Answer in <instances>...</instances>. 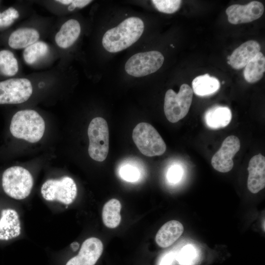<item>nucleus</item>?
<instances>
[{
  "label": "nucleus",
  "instance_id": "nucleus-19",
  "mask_svg": "<svg viewBox=\"0 0 265 265\" xmlns=\"http://www.w3.org/2000/svg\"><path fill=\"white\" fill-rule=\"evenodd\" d=\"M39 38V34L36 29L31 28H19L10 34L8 45L14 49H25L37 42Z\"/></svg>",
  "mask_w": 265,
  "mask_h": 265
},
{
  "label": "nucleus",
  "instance_id": "nucleus-12",
  "mask_svg": "<svg viewBox=\"0 0 265 265\" xmlns=\"http://www.w3.org/2000/svg\"><path fill=\"white\" fill-rule=\"evenodd\" d=\"M103 248V243L99 238H88L82 243L78 255L70 259L66 265H95Z\"/></svg>",
  "mask_w": 265,
  "mask_h": 265
},
{
  "label": "nucleus",
  "instance_id": "nucleus-21",
  "mask_svg": "<svg viewBox=\"0 0 265 265\" xmlns=\"http://www.w3.org/2000/svg\"><path fill=\"white\" fill-rule=\"evenodd\" d=\"M243 75L245 80L249 83H254L260 80L265 71V57L260 52L244 67Z\"/></svg>",
  "mask_w": 265,
  "mask_h": 265
},
{
  "label": "nucleus",
  "instance_id": "nucleus-1",
  "mask_svg": "<svg viewBox=\"0 0 265 265\" xmlns=\"http://www.w3.org/2000/svg\"><path fill=\"white\" fill-rule=\"evenodd\" d=\"M144 25L138 17L127 18L117 26L108 29L102 39L104 48L110 53L124 50L136 42L142 34Z\"/></svg>",
  "mask_w": 265,
  "mask_h": 265
},
{
  "label": "nucleus",
  "instance_id": "nucleus-22",
  "mask_svg": "<svg viewBox=\"0 0 265 265\" xmlns=\"http://www.w3.org/2000/svg\"><path fill=\"white\" fill-rule=\"evenodd\" d=\"M121 204L116 199H111L104 205L102 211V219L104 225L109 228H115L121 219Z\"/></svg>",
  "mask_w": 265,
  "mask_h": 265
},
{
  "label": "nucleus",
  "instance_id": "nucleus-31",
  "mask_svg": "<svg viewBox=\"0 0 265 265\" xmlns=\"http://www.w3.org/2000/svg\"><path fill=\"white\" fill-rule=\"evenodd\" d=\"M172 254H167L162 258L159 265H169L173 260V256Z\"/></svg>",
  "mask_w": 265,
  "mask_h": 265
},
{
  "label": "nucleus",
  "instance_id": "nucleus-28",
  "mask_svg": "<svg viewBox=\"0 0 265 265\" xmlns=\"http://www.w3.org/2000/svg\"><path fill=\"white\" fill-rule=\"evenodd\" d=\"M121 177L124 180L134 182L137 181L140 177V173L138 169L131 165H125L120 169Z\"/></svg>",
  "mask_w": 265,
  "mask_h": 265
},
{
  "label": "nucleus",
  "instance_id": "nucleus-17",
  "mask_svg": "<svg viewBox=\"0 0 265 265\" xmlns=\"http://www.w3.org/2000/svg\"><path fill=\"white\" fill-rule=\"evenodd\" d=\"M81 31L79 22L70 19L64 23L55 36L56 44L60 48L66 49L71 47L78 39Z\"/></svg>",
  "mask_w": 265,
  "mask_h": 265
},
{
  "label": "nucleus",
  "instance_id": "nucleus-26",
  "mask_svg": "<svg viewBox=\"0 0 265 265\" xmlns=\"http://www.w3.org/2000/svg\"><path fill=\"white\" fill-rule=\"evenodd\" d=\"M152 2L158 10L166 14L176 12L182 3L180 0H153Z\"/></svg>",
  "mask_w": 265,
  "mask_h": 265
},
{
  "label": "nucleus",
  "instance_id": "nucleus-9",
  "mask_svg": "<svg viewBox=\"0 0 265 265\" xmlns=\"http://www.w3.org/2000/svg\"><path fill=\"white\" fill-rule=\"evenodd\" d=\"M32 86L26 78H12L0 81V104H18L26 101Z\"/></svg>",
  "mask_w": 265,
  "mask_h": 265
},
{
  "label": "nucleus",
  "instance_id": "nucleus-16",
  "mask_svg": "<svg viewBox=\"0 0 265 265\" xmlns=\"http://www.w3.org/2000/svg\"><path fill=\"white\" fill-rule=\"evenodd\" d=\"M184 226L179 221L170 220L163 224L156 234L155 240L162 248L170 246L182 235Z\"/></svg>",
  "mask_w": 265,
  "mask_h": 265
},
{
  "label": "nucleus",
  "instance_id": "nucleus-20",
  "mask_svg": "<svg viewBox=\"0 0 265 265\" xmlns=\"http://www.w3.org/2000/svg\"><path fill=\"white\" fill-rule=\"evenodd\" d=\"M193 92L199 96L212 95L216 92L220 87L219 80L206 74L196 77L192 82Z\"/></svg>",
  "mask_w": 265,
  "mask_h": 265
},
{
  "label": "nucleus",
  "instance_id": "nucleus-10",
  "mask_svg": "<svg viewBox=\"0 0 265 265\" xmlns=\"http://www.w3.org/2000/svg\"><path fill=\"white\" fill-rule=\"evenodd\" d=\"M240 147V143L238 137L233 135L227 136L212 158L211 163L213 168L222 173L230 171L234 166L233 158Z\"/></svg>",
  "mask_w": 265,
  "mask_h": 265
},
{
  "label": "nucleus",
  "instance_id": "nucleus-18",
  "mask_svg": "<svg viewBox=\"0 0 265 265\" xmlns=\"http://www.w3.org/2000/svg\"><path fill=\"white\" fill-rule=\"evenodd\" d=\"M232 119V112L227 106H216L208 109L204 120L208 127L217 130L226 127Z\"/></svg>",
  "mask_w": 265,
  "mask_h": 265
},
{
  "label": "nucleus",
  "instance_id": "nucleus-33",
  "mask_svg": "<svg viewBox=\"0 0 265 265\" xmlns=\"http://www.w3.org/2000/svg\"><path fill=\"white\" fill-rule=\"evenodd\" d=\"M225 83V82H224V81H222V83Z\"/></svg>",
  "mask_w": 265,
  "mask_h": 265
},
{
  "label": "nucleus",
  "instance_id": "nucleus-6",
  "mask_svg": "<svg viewBox=\"0 0 265 265\" xmlns=\"http://www.w3.org/2000/svg\"><path fill=\"white\" fill-rule=\"evenodd\" d=\"M87 134L89 156L97 161L105 160L109 150V131L106 120L100 117L93 119L89 125Z\"/></svg>",
  "mask_w": 265,
  "mask_h": 265
},
{
  "label": "nucleus",
  "instance_id": "nucleus-2",
  "mask_svg": "<svg viewBox=\"0 0 265 265\" xmlns=\"http://www.w3.org/2000/svg\"><path fill=\"white\" fill-rule=\"evenodd\" d=\"M45 123L42 117L31 109L20 110L12 117L10 125L12 135L30 143H36L43 137Z\"/></svg>",
  "mask_w": 265,
  "mask_h": 265
},
{
  "label": "nucleus",
  "instance_id": "nucleus-11",
  "mask_svg": "<svg viewBox=\"0 0 265 265\" xmlns=\"http://www.w3.org/2000/svg\"><path fill=\"white\" fill-rule=\"evenodd\" d=\"M264 12L263 4L258 1H253L245 5H232L226 10L228 21L234 25L255 21L260 18Z\"/></svg>",
  "mask_w": 265,
  "mask_h": 265
},
{
  "label": "nucleus",
  "instance_id": "nucleus-32",
  "mask_svg": "<svg viewBox=\"0 0 265 265\" xmlns=\"http://www.w3.org/2000/svg\"><path fill=\"white\" fill-rule=\"evenodd\" d=\"M72 247L74 250H76L79 248V244L78 242H74L71 244Z\"/></svg>",
  "mask_w": 265,
  "mask_h": 265
},
{
  "label": "nucleus",
  "instance_id": "nucleus-3",
  "mask_svg": "<svg viewBox=\"0 0 265 265\" xmlns=\"http://www.w3.org/2000/svg\"><path fill=\"white\" fill-rule=\"evenodd\" d=\"M33 185V178L26 168L14 166L8 168L2 176V186L4 192L17 200L26 198Z\"/></svg>",
  "mask_w": 265,
  "mask_h": 265
},
{
  "label": "nucleus",
  "instance_id": "nucleus-8",
  "mask_svg": "<svg viewBox=\"0 0 265 265\" xmlns=\"http://www.w3.org/2000/svg\"><path fill=\"white\" fill-rule=\"evenodd\" d=\"M164 59L162 54L157 51L137 53L127 60L125 70L133 77H144L158 71L162 65Z\"/></svg>",
  "mask_w": 265,
  "mask_h": 265
},
{
  "label": "nucleus",
  "instance_id": "nucleus-27",
  "mask_svg": "<svg viewBox=\"0 0 265 265\" xmlns=\"http://www.w3.org/2000/svg\"><path fill=\"white\" fill-rule=\"evenodd\" d=\"M19 17V13L12 7L2 12H0V27H5L11 25L15 19Z\"/></svg>",
  "mask_w": 265,
  "mask_h": 265
},
{
  "label": "nucleus",
  "instance_id": "nucleus-29",
  "mask_svg": "<svg viewBox=\"0 0 265 265\" xmlns=\"http://www.w3.org/2000/svg\"><path fill=\"white\" fill-rule=\"evenodd\" d=\"M182 174V168L178 165H174L169 169L167 177L170 183H176L180 180Z\"/></svg>",
  "mask_w": 265,
  "mask_h": 265
},
{
  "label": "nucleus",
  "instance_id": "nucleus-14",
  "mask_svg": "<svg viewBox=\"0 0 265 265\" xmlns=\"http://www.w3.org/2000/svg\"><path fill=\"white\" fill-rule=\"evenodd\" d=\"M260 49L257 41H247L233 51L227 63L235 69H242L260 52Z\"/></svg>",
  "mask_w": 265,
  "mask_h": 265
},
{
  "label": "nucleus",
  "instance_id": "nucleus-7",
  "mask_svg": "<svg viewBox=\"0 0 265 265\" xmlns=\"http://www.w3.org/2000/svg\"><path fill=\"white\" fill-rule=\"evenodd\" d=\"M41 193L47 201H57L69 205L75 199L77 187L73 179L65 176L59 179H49L42 186Z\"/></svg>",
  "mask_w": 265,
  "mask_h": 265
},
{
  "label": "nucleus",
  "instance_id": "nucleus-23",
  "mask_svg": "<svg viewBox=\"0 0 265 265\" xmlns=\"http://www.w3.org/2000/svg\"><path fill=\"white\" fill-rule=\"evenodd\" d=\"M48 45L43 41H37L25 49L23 58L28 64H32L48 53Z\"/></svg>",
  "mask_w": 265,
  "mask_h": 265
},
{
  "label": "nucleus",
  "instance_id": "nucleus-4",
  "mask_svg": "<svg viewBox=\"0 0 265 265\" xmlns=\"http://www.w3.org/2000/svg\"><path fill=\"white\" fill-rule=\"evenodd\" d=\"M132 138L139 151L144 156H160L166 151V146L163 139L149 123L138 124L132 131Z\"/></svg>",
  "mask_w": 265,
  "mask_h": 265
},
{
  "label": "nucleus",
  "instance_id": "nucleus-13",
  "mask_svg": "<svg viewBox=\"0 0 265 265\" xmlns=\"http://www.w3.org/2000/svg\"><path fill=\"white\" fill-rule=\"evenodd\" d=\"M247 169L248 189L252 193H257L265 186V157L260 153L253 156Z\"/></svg>",
  "mask_w": 265,
  "mask_h": 265
},
{
  "label": "nucleus",
  "instance_id": "nucleus-24",
  "mask_svg": "<svg viewBox=\"0 0 265 265\" xmlns=\"http://www.w3.org/2000/svg\"><path fill=\"white\" fill-rule=\"evenodd\" d=\"M19 69L17 59L10 51L3 50L0 51V72L6 76H14Z\"/></svg>",
  "mask_w": 265,
  "mask_h": 265
},
{
  "label": "nucleus",
  "instance_id": "nucleus-30",
  "mask_svg": "<svg viewBox=\"0 0 265 265\" xmlns=\"http://www.w3.org/2000/svg\"><path fill=\"white\" fill-rule=\"evenodd\" d=\"M92 0H71V4L68 7V10H73L75 8H82L89 4Z\"/></svg>",
  "mask_w": 265,
  "mask_h": 265
},
{
  "label": "nucleus",
  "instance_id": "nucleus-25",
  "mask_svg": "<svg viewBox=\"0 0 265 265\" xmlns=\"http://www.w3.org/2000/svg\"><path fill=\"white\" fill-rule=\"evenodd\" d=\"M198 258V252L191 244L184 246L176 256V260L180 265H195Z\"/></svg>",
  "mask_w": 265,
  "mask_h": 265
},
{
  "label": "nucleus",
  "instance_id": "nucleus-5",
  "mask_svg": "<svg viewBox=\"0 0 265 265\" xmlns=\"http://www.w3.org/2000/svg\"><path fill=\"white\" fill-rule=\"evenodd\" d=\"M192 98V89L187 84H183L178 93L168 89L165 94L164 102V112L167 119L174 123L184 118L188 112Z\"/></svg>",
  "mask_w": 265,
  "mask_h": 265
},
{
  "label": "nucleus",
  "instance_id": "nucleus-15",
  "mask_svg": "<svg viewBox=\"0 0 265 265\" xmlns=\"http://www.w3.org/2000/svg\"><path fill=\"white\" fill-rule=\"evenodd\" d=\"M21 223L17 212L14 209H3L0 217V240H8L21 234Z\"/></svg>",
  "mask_w": 265,
  "mask_h": 265
}]
</instances>
